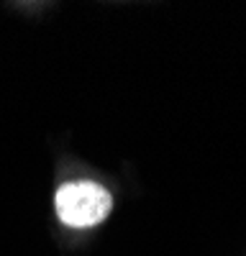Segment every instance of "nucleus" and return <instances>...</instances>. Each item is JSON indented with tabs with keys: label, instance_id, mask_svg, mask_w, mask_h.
I'll return each mask as SVG.
<instances>
[{
	"label": "nucleus",
	"instance_id": "f257e3e1",
	"mask_svg": "<svg viewBox=\"0 0 246 256\" xmlns=\"http://www.w3.org/2000/svg\"><path fill=\"white\" fill-rule=\"evenodd\" d=\"M113 210L110 192L92 180L64 182L54 195V212L67 228H92Z\"/></svg>",
	"mask_w": 246,
	"mask_h": 256
}]
</instances>
